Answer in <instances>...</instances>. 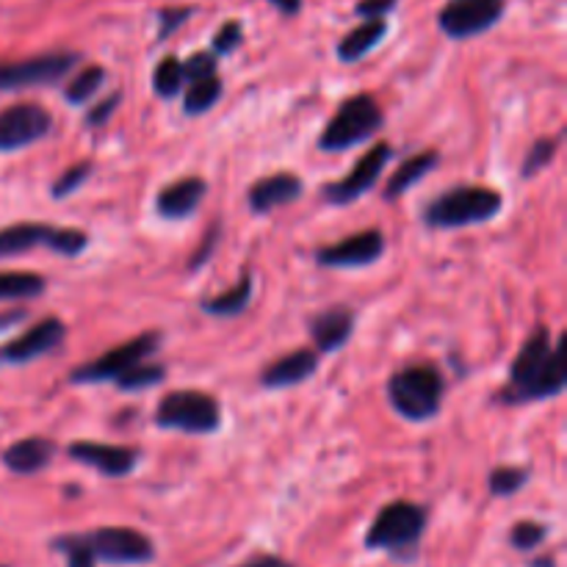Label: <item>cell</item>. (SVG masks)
Masks as SVG:
<instances>
[{"instance_id":"ac0fdd59","label":"cell","mask_w":567,"mask_h":567,"mask_svg":"<svg viewBox=\"0 0 567 567\" xmlns=\"http://www.w3.org/2000/svg\"><path fill=\"white\" fill-rule=\"evenodd\" d=\"M205 192H208V183L197 175L181 177V181L169 183L166 188H161L158 197H155V210H158L164 219H186L203 203Z\"/></svg>"},{"instance_id":"5b68a950","label":"cell","mask_w":567,"mask_h":567,"mask_svg":"<svg viewBox=\"0 0 567 567\" xmlns=\"http://www.w3.org/2000/svg\"><path fill=\"white\" fill-rule=\"evenodd\" d=\"M382 122L385 116H382L380 103L371 94H354V97L343 100L336 116L327 122L319 138V150L321 153H343V150L358 147L380 131Z\"/></svg>"},{"instance_id":"e575fe53","label":"cell","mask_w":567,"mask_h":567,"mask_svg":"<svg viewBox=\"0 0 567 567\" xmlns=\"http://www.w3.org/2000/svg\"><path fill=\"white\" fill-rule=\"evenodd\" d=\"M216 75V55L214 53H194L183 64V81H203V78Z\"/></svg>"},{"instance_id":"9c48e42d","label":"cell","mask_w":567,"mask_h":567,"mask_svg":"<svg viewBox=\"0 0 567 567\" xmlns=\"http://www.w3.org/2000/svg\"><path fill=\"white\" fill-rule=\"evenodd\" d=\"M83 540L97 563L144 565L153 563L155 557L153 540L131 526H103V529H94L92 535H83Z\"/></svg>"},{"instance_id":"f546056e","label":"cell","mask_w":567,"mask_h":567,"mask_svg":"<svg viewBox=\"0 0 567 567\" xmlns=\"http://www.w3.org/2000/svg\"><path fill=\"white\" fill-rule=\"evenodd\" d=\"M559 142H563V136H543V138H537V142L532 144L529 153H526L524 166H520V177H535L537 172L546 169V166L554 161V155H557Z\"/></svg>"},{"instance_id":"2e32d148","label":"cell","mask_w":567,"mask_h":567,"mask_svg":"<svg viewBox=\"0 0 567 567\" xmlns=\"http://www.w3.org/2000/svg\"><path fill=\"white\" fill-rule=\"evenodd\" d=\"M75 463L89 465V468L100 471L103 476H127L138 463V449L131 446H109V443H94V441H75L66 446Z\"/></svg>"},{"instance_id":"ee69618b","label":"cell","mask_w":567,"mask_h":567,"mask_svg":"<svg viewBox=\"0 0 567 567\" xmlns=\"http://www.w3.org/2000/svg\"><path fill=\"white\" fill-rule=\"evenodd\" d=\"M502 3H504V0H502Z\"/></svg>"},{"instance_id":"484cf974","label":"cell","mask_w":567,"mask_h":567,"mask_svg":"<svg viewBox=\"0 0 567 567\" xmlns=\"http://www.w3.org/2000/svg\"><path fill=\"white\" fill-rule=\"evenodd\" d=\"M219 97H221L219 75L203 78V81L192 83V89L186 92V100H183V109H186V114H205L208 109H214V103Z\"/></svg>"},{"instance_id":"3957f363","label":"cell","mask_w":567,"mask_h":567,"mask_svg":"<svg viewBox=\"0 0 567 567\" xmlns=\"http://www.w3.org/2000/svg\"><path fill=\"white\" fill-rule=\"evenodd\" d=\"M426 529V509L413 502H391L377 513L365 548L388 551L399 559H413Z\"/></svg>"},{"instance_id":"6da1fadb","label":"cell","mask_w":567,"mask_h":567,"mask_svg":"<svg viewBox=\"0 0 567 567\" xmlns=\"http://www.w3.org/2000/svg\"><path fill=\"white\" fill-rule=\"evenodd\" d=\"M565 343L554 347L548 327H537L509 365V382L498 393V402L526 404L559 396L565 391Z\"/></svg>"},{"instance_id":"4316f807","label":"cell","mask_w":567,"mask_h":567,"mask_svg":"<svg viewBox=\"0 0 567 567\" xmlns=\"http://www.w3.org/2000/svg\"><path fill=\"white\" fill-rule=\"evenodd\" d=\"M153 86L158 97H175L183 86V61L175 55L161 59V64L153 72Z\"/></svg>"},{"instance_id":"277c9868","label":"cell","mask_w":567,"mask_h":567,"mask_svg":"<svg viewBox=\"0 0 567 567\" xmlns=\"http://www.w3.org/2000/svg\"><path fill=\"white\" fill-rule=\"evenodd\" d=\"M446 396V380L432 365H410L396 371L388 382V399L393 410L408 421H430L441 413Z\"/></svg>"},{"instance_id":"d4e9b609","label":"cell","mask_w":567,"mask_h":567,"mask_svg":"<svg viewBox=\"0 0 567 567\" xmlns=\"http://www.w3.org/2000/svg\"><path fill=\"white\" fill-rule=\"evenodd\" d=\"M44 293V277L33 271H0V302L3 299H33Z\"/></svg>"},{"instance_id":"ba28073f","label":"cell","mask_w":567,"mask_h":567,"mask_svg":"<svg viewBox=\"0 0 567 567\" xmlns=\"http://www.w3.org/2000/svg\"><path fill=\"white\" fill-rule=\"evenodd\" d=\"M164 336L161 332H142V336L131 338L127 343H120L116 349L105 352L103 358L92 360V363H83L78 369L70 371L72 385H94V382H116L125 371H131L133 365L147 363L155 352L161 349Z\"/></svg>"},{"instance_id":"8d00e7d4","label":"cell","mask_w":567,"mask_h":567,"mask_svg":"<svg viewBox=\"0 0 567 567\" xmlns=\"http://www.w3.org/2000/svg\"><path fill=\"white\" fill-rule=\"evenodd\" d=\"M238 42H241V25H238V22H227V25L221 28L219 33H216L214 55L216 53H230L233 48H238Z\"/></svg>"},{"instance_id":"44dd1931","label":"cell","mask_w":567,"mask_h":567,"mask_svg":"<svg viewBox=\"0 0 567 567\" xmlns=\"http://www.w3.org/2000/svg\"><path fill=\"white\" fill-rule=\"evenodd\" d=\"M55 452H59V446H55L53 441H48V437H22V441L11 443L9 449L3 452V463L6 468L14 471V474H37V471H44L50 463H53Z\"/></svg>"},{"instance_id":"7bdbcfd3","label":"cell","mask_w":567,"mask_h":567,"mask_svg":"<svg viewBox=\"0 0 567 567\" xmlns=\"http://www.w3.org/2000/svg\"><path fill=\"white\" fill-rule=\"evenodd\" d=\"M25 319V310H17V313H6V316H0V327H9V324H14V321H22Z\"/></svg>"},{"instance_id":"9a60e30c","label":"cell","mask_w":567,"mask_h":567,"mask_svg":"<svg viewBox=\"0 0 567 567\" xmlns=\"http://www.w3.org/2000/svg\"><path fill=\"white\" fill-rule=\"evenodd\" d=\"M66 336V327L61 319H42L39 324H33L31 330L22 332L20 338L9 341L6 347H0V363H9V365H22V363H31V360L42 358V354L53 352L55 347L64 343Z\"/></svg>"},{"instance_id":"836d02e7","label":"cell","mask_w":567,"mask_h":567,"mask_svg":"<svg viewBox=\"0 0 567 567\" xmlns=\"http://www.w3.org/2000/svg\"><path fill=\"white\" fill-rule=\"evenodd\" d=\"M546 535L548 529L543 524H537V520H520V524H515L513 532H509V543H513L518 551H532V548H537L546 540Z\"/></svg>"},{"instance_id":"7402d4cb","label":"cell","mask_w":567,"mask_h":567,"mask_svg":"<svg viewBox=\"0 0 567 567\" xmlns=\"http://www.w3.org/2000/svg\"><path fill=\"white\" fill-rule=\"evenodd\" d=\"M441 164V155L435 153V150H424V153L413 155V158L404 161L402 166H399L396 172L391 175V181H388L385 186V199H399L404 192H410V188L415 186V183L424 181L426 175H430L435 166Z\"/></svg>"},{"instance_id":"30bf717a","label":"cell","mask_w":567,"mask_h":567,"mask_svg":"<svg viewBox=\"0 0 567 567\" xmlns=\"http://www.w3.org/2000/svg\"><path fill=\"white\" fill-rule=\"evenodd\" d=\"M81 61L78 53H44L25 61L0 64V89H33L53 86L61 78L70 75Z\"/></svg>"},{"instance_id":"1f68e13d","label":"cell","mask_w":567,"mask_h":567,"mask_svg":"<svg viewBox=\"0 0 567 567\" xmlns=\"http://www.w3.org/2000/svg\"><path fill=\"white\" fill-rule=\"evenodd\" d=\"M53 548H55V551L64 554L66 565H70V567H94V565H97V559H94L92 551H89V546H86V540H83V535L55 537Z\"/></svg>"},{"instance_id":"83f0119b","label":"cell","mask_w":567,"mask_h":567,"mask_svg":"<svg viewBox=\"0 0 567 567\" xmlns=\"http://www.w3.org/2000/svg\"><path fill=\"white\" fill-rule=\"evenodd\" d=\"M164 377H166L164 365L138 363V365H133L131 371H125L120 380H116V388H120V391H147V388L164 382Z\"/></svg>"},{"instance_id":"603a6c76","label":"cell","mask_w":567,"mask_h":567,"mask_svg":"<svg viewBox=\"0 0 567 567\" xmlns=\"http://www.w3.org/2000/svg\"><path fill=\"white\" fill-rule=\"evenodd\" d=\"M385 31H388L385 20H365L363 25H358L349 37L341 39V44H338V55H341V61H347V64L363 59L371 48L380 44V39L385 37Z\"/></svg>"},{"instance_id":"f35d334b","label":"cell","mask_w":567,"mask_h":567,"mask_svg":"<svg viewBox=\"0 0 567 567\" xmlns=\"http://www.w3.org/2000/svg\"><path fill=\"white\" fill-rule=\"evenodd\" d=\"M396 6V0H360L358 14H363L365 20H382L385 11H391Z\"/></svg>"},{"instance_id":"e0dca14e","label":"cell","mask_w":567,"mask_h":567,"mask_svg":"<svg viewBox=\"0 0 567 567\" xmlns=\"http://www.w3.org/2000/svg\"><path fill=\"white\" fill-rule=\"evenodd\" d=\"M305 183L293 172H275L249 188V210L258 216L271 214L280 205H291L302 197Z\"/></svg>"},{"instance_id":"7c38bea8","label":"cell","mask_w":567,"mask_h":567,"mask_svg":"<svg viewBox=\"0 0 567 567\" xmlns=\"http://www.w3.org/2000/svg\"><path fill=\"white\" fill-rule=\"evenodd\" d=\"M53 127V116L37 103H17L0 111V153L20 150L44 138Z\"/></svg>"},{"instance_id":"60d3db41","label":"cell","mask_w":567,"mask_h":567,"mask_svg":"<svg viewBox=\"0 0 567 567\" xmlns=\"http://www.w3.org/2000/svg\"><path fill=\"white\" fill-rule=\"evenodd\" d=\"M241 567H293V565L286 563V559H280V557H271V554H258V557L247 559Z\"/></svg>"},{"instance_id":"cb8c5ba5","label":"cell","mask_w":567,"mask_h":567,"mask_svg":"<svg viewBox=\"0 0 567 567\" xmlns=\"http://www.w3.org/2000/svg\"><path fill=\"white\" fill-rule=\"evenodd\" d=\"M249 299H252V275H249V271H244L241 280H238L236 286L227 288V291L219 293V297L203 299V302H199V308H203L205 313L227 319V316L241 313V310L249 305Z\"/></svg>"},{"instance_id":"4fadbf2b","label":"cell","mask_w":567,"mask_h":567,"mask_svg":"<svg viewBox=\"0 0 567 567\" xmlns=\"http://www.w3.org/2000/svg\"><path fill=\"white\" fill-rule=\"evenodd\" d=\"M504 14L502 0H452L441 11V28L454 39H468L496 25Z\"/></svg>"},{"instance_id":"4dcf8cb0","label":"cell","mask_w":567,"mask_h":567,"mask_svg":"<svg viewBox=\"0 0 567 567\" xmlns=\"http://www.w3.org/2000/svg\"><path fill=\"white\" fill-rule=\"evenodd\" d=\"M526 480H529V471L526 468L498 465V468L491 474V480H487V485H491L493 496H515V493L526 485Z\"/></svg>"},{"instance_id":"ffe728a7","label":"cell","mask_w":567,"mask_h":567,"mask_svg":"<svg viewBox=\"0 0 567 567\" xmlns=\"http://www.w3.org/2000/svg\"><path fill=\"white\" fill-rule=\"evenodd\" d=\"M319 369V354L313 349H293L286 358L275 360L269 369L260 374V385L269 391H280V388H293L299 382L310 380Z\"/></svg>"},{"instance_id":"5bb4252c","label":"cell","mask_w":567,"mask_h":567,"mask_svg":"<svg viewBox=\"0 0 567 567\" xmlns=\"http://www.w3.org/2000/svg\"><path fill=\"white\" fill-rule=\"evenodd\" d=\"M382 252H385V236L382 230L371 227V230L354 233L332 247H321L316 252V264L327 266V269H358V266H371L374 260H380Z\"/></svg>"},{"instance_id":"d590c367","label":"cell","mask_w":567,"mask_h":567,"mask_svg":"<svg viewBox=\"0 0 567 567\" xmlns=\"http://www.w3.org/2000/svg\"><path fill=\"white\" fill-rule=\"evenodd\" d=\"M120 100H122V94L114 92V94H111V97H105L103 103L94 105V109L86 114V125L89 127L105 125V122L111 120V114H114V111H116V105H120Z\"/></svg>"},{"instance_id":"d6a6232c","label":"cell","mask_w":567,"mask_h":567,"mask_svg":"<svg viewBox=\"0 0 567 567\" xmlns=\"http://www.w3.org/2000/svg\"><path fill=\"white\" fill-rule=\"evenodd\" d=\"M89 175H92V161H81V164L70 166L64 175H59V181L53 183L50 194H53V199L70 197L72 192H78V188L89 181Z\"/></svg>"},{"instance_id":"7a4b0ae2","label":"cell","mask_w":567,"mask_h":567,"mask_svg":"<svg viewBox=\"0 0 567 567\" xmlns=\"http://www.w3.org/2000/svg\"><path fill=\"white\" fill-rule=\"evenodd\" d=\"M504 208V197L487 186H457L443 192L424 208V221L437 230L491 221Z\"/></svg>"},{"instance_id":"52a82bcc","label":"cell","mask_w":567,"mask_h":567,"mask_svg":"<svg viewBox=\"0 0 567 567\" xmlns=\"http://www.w3.org/2000/svg\"><path fill=\"white\" fill-rule=\"evenodd\" d=\"M89 247V236L72 227H53L44 221H20L0 230V260L25 255L31 249H53L64 258H75Z\"/></svg>"},{"instance_id":"f1b7e54d","label":"cell","mask_w":567,"mask_h":567,"mask_svg":"<svg viewBox=\"0 0 567 567\" xmlns=\"http://www.w3.org/2000/svg\"><path fill=\"white\" fill-rule=\"evenodd\" d=\"M105 83V70L103 66H83L81 72H78L75 78H72V83L66 86V100L75 105L86 103L89 97H92L94 92H97L100 86Z\"/></svg>"},{"instance_id":"d6986e66","label":"cell","mask_w":567,"mask_h":567,"mask_svg":"<svg viewBox=\"0 0 567 567\" xmlns=\"http://www.w3.org/2000/svg\"><path fill=\"white\" fill-rule=\"evenodd\" d=\"M354 330V310L347 305L327 308L310 321V336H313L316 354H332L352 338Z\"/></svg>"},{"instance_id":"8fae6325","label":"cell","mask_w":567,"mask_h":567,"mask_svg":"<svg viewBox=\"0 0 567 567\" xmlns=\"http://www.w3.org/2000/svg\"><path fill=\"white\" fill-rule=\"evenodd\" d=\"M391 144L380 142L354 164V169L349 172L347 177H341V181L336 183H327V186L321 188V197L330 205H349L354 203V199H360L369 188L377 186V181H380L382 169H385V164L391 161Z\"/></svg>"},{"instance_id":"ab89813d","label":"cell","mask_w":567,"mask_h":567,"mask_svg":"<svg viewBox=\"0 0 567 567\" xmlns=\"http://www.w3.org/2000/svg\"><path fill=\"white\" fill-rule=\"evenodd\" d=\"M214 247H216V233H210V236L205 238V244H203V247H199V252L194 255L192 260H188V269H192V271H197L199 266L205 264V258H208V255L214 252Z\"/></svg>"},{"instance_id":"74e56055","label":"cell","mask_w":567,"mask_h":567,"mask_svg":"<svg viewBox=\"0 0 567 567\" xmlns=\"http://www.w3.org/2000/svg\"><path fill=\"white\" fill-rule=\"evenodd\" d=\"M194 9H164L161 11V31H158V39H166L169 33L177 31V25L181 22H186L188 17H192Z\"/></svg>"},{"instance_id":"b9f144b4","label":"cell","mask_w":567,"mask_h":567,"mask_svg":"<svg viewBox=\"0 0 567 567\" xmlns=\"http://www.w3.org/2000/svg\"><path fill=\"white\" fill-rule=\"evenodd\" d=\"M271 3H275L280 11H286V14H297L302 0H271Z\"/></svg>"},{"instance_id":"8992f818","label":"cell","mask_w":567,"mask_h":567,"mask_svg":"<svg viewBox=\"0 0 567 567\" xmlns=\"http://www.w3.org/2000/svg\"><path fill=\"white\" fill-rule=\"evenodd\" d=\"M155 424L161 430L186 432V435H210L221 426L219 399L203 391H172L161 399L155 410Z\"/></svg>"}]
</instances>
